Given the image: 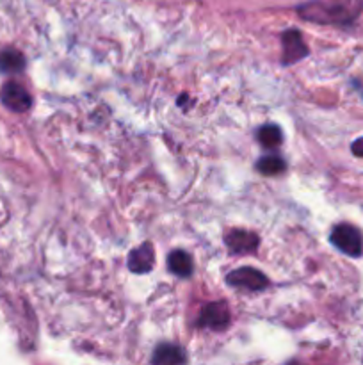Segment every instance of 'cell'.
Returning <instances> with one entry per match:
<instances>
[{"label": "cell", "instance_id": "52a82bcc", "mask_svg": "<svg viewBox=\"0 0 363 365\" xmlns=\"http://www.w3.org/2000/svg\"><path fill=\"white\" fill-rule=\"evenodd\" d=\"M283 62L290 64V62L301 61L303 57L308 55V48L301 39L299 30H287L283 34Z\"/></svg>", "mask_w": 363, "mask_h": 365}, {"label": "cell", "instance_id": "7a4b0ae2", "mask_svg": "<svg viewBox=\"0 0 363 365\" xmlns=\"http://www.w3.org/2000/svg\"><path fill=\"white\" fill-rule=\"evenodd\" d=\"M331 242L337 246L342 253L349 257H360L363 253V237L353 224H338L331 232Z\"/></svg>", "mask_w": 363, "mask_h": 365}, {"label": "cell", "instance_id": "9c48e42d", "mask_svg": "<svg viewBox=\"0 0 363 365\" xmlns=\"http://www.w3.org/2000/svg\"><path fill=\"white\" fill-rule=\"evenodd\" d=\"M167 266H169V271L180 278H189L192 274V258L191 255L185 253L184 249H175L171 251L169 258H167Z\"/></svg>", "mask_w": 363, "mask_h": 365}, {"label": "cell", "instance_id": "8fae6325", "mask_svg": "<svg viewBox=\"0 0 363 365\" xmlns=\"http://www.w3.org/2000/svg\"><path fill=\"white\" fill-rule=\"evenodd\" d=\"M26 66V59L20 52L13 48H6L4 52H0V70L6 73H18Z\"/></svg>", "mask_w": 363, "mask_h": 365}, {"label": "cell", "instance_id": "7c38bea8", "mask_svg": "<svg viewBox=\"0 0 363 365\" xmlns=\"http://www.w3.org/2000/svg\"><path fill=\"white\" fill-rule=\"evenodd\" d=\"M259 141L266 150H276L281 145V132L276 125H266L259 130Z\"/></svg>", "mask_w": 363, "mask_h": 365}, {"label": "cell", "instance_id": "8992f818", "mask_svg": "<svg viewBox=\"0 0 363 365\" xmlns=\"http://www.w3.org/2000/svg\"><path fill=\"white\" fill-rule=\"evenodd\" d=\"M155 264V251L153 246L145 242L139 248H134L129 255V267L132 273L145 274L148 271H151Z\"/></svg>", "mask_w": 363, "mask_h": 365}, {"label": "cell", "instance_id": "ba28073f", "mask_svg": "<svg viewBox=\"0 0 363 365\" xmlns=\"http://www.w3.org/2000/svg\"><path fill=\"white\" fill-rule=\"evenodd\" d=\"M226 246L232 253H251L259 246V237L246 230H234L226 235Z\"/></svg>", "mask_w": 363, "mask_h": 365}, {"label": "cell", "instance_id": "277c9868", "mask_svg": "<svg viewBox=\"0 0 363 365\" xmlns=\"http://www.w3.org/2000/svg\"><path fill=\"white\" fill-rule=\"evenodd\" d=\"M200 326L210 328L214 332H223L230 324V310L225 303H210L201 310Z\"/></svg>", "mask_w": 363, "mask_h": 365}, {"label": "cell", "instance_id": "5b68a950", "mask_svg": "<svg viewBox=\"0 0 363 365\" xmlns=\"http://www.w3.org/2000/svg\"><path fill=\"white\" fill-rule=\"evenodd\" d=\"M2 104L15 112H26L32 105V98L24 86L17 82H8L2 87Z\"/></svg>", "mask_w": 363, "mask_h": 365}, {"label": "cell", "instance_id": "4fadbf2b", "mask_svg": "<svg viewBox=\"0 0 363 365\" xmlns=\"http://www.w3.org/2000/svg\"><path fill=\"white\" fill-rule=\"evenodd\" d=\"M257 170L262 175H268V177H274V175H280L285 170V161L276 155H268V157H262L257 162Z\"/></svg>", "mask_w": 363, "mask_h": 365}, {"label": "cell", "instance_id": "5bb4252c", "mask_svg": "<svg viewBox=\"0 0 363 365\" xmlns=\"http://www.w3.org/2000/svg\"><path fill=\"white\" fill-rule=\"evenodd\" d=\"M351 148H353V154H355L356 157H363V137L362 139H358V141L353 143Z\"/></svg>", "mask_w": 363, "mask_h": 365}, {"label": "cell", "instance_id": "6da1fadb", "mask_svg": "<svg viewBox=\"0 0 363 365\" xmlns=\"http://www.w3.org/2000/svg\"><path fill=\"white\" fill-rule=\"evenodd\" d=\"M363 0H310L299 6L297 12L315 24H351L362 12Z\"/></svg>", "mask_w": 363, "mask_h": 365}, {"label": "cell", "instance_id": "30bf717a", "mask_svg": "<svg viewBox=\"0 0 363 365\" xmlns=\"http://www.w3.org/2000/svg\"><path fill=\"white\" fill-rule=\"evenodd\" d=\"M187 360L185 351L180 346L175 344H160L159 348L155 349L151 362L153 364H184Z\"/></svg>", "mask_w": 363, "mask_h": 365}, {"label": "cell", "instance_id": "3957f363", "mask_svg": "<svg viewBox=\"0 0 363 365\" xmlns=\"http://www.w3.org/2000/svg\"><path fill=\"white\" fill-rule=\"evenodd\" d=\"M226 282L232 287H242L248 291H262L268 287V278L253 267H241V269L232 271L226 276Z\"/></svg>", "mask_w": 363, "mask_h": 365}]
</instances>
